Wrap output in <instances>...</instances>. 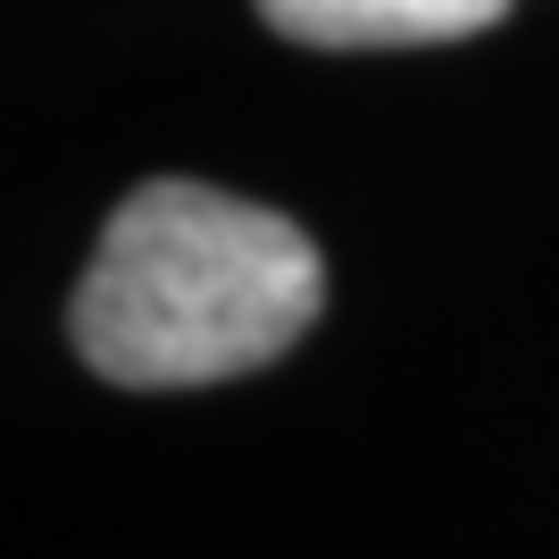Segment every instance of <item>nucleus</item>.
<instances>
[{
	"instance_id": "f03ea898",
	"label": "nucleus",
	"mask_w": 559,
	"mask_h": 559,
	"mask_svg": "<svg viewBox=\"0 0 559 559\" xmlns=\"http://www.w3.org/2000/svg\"><path fill=\"white\" fill-rule=\"evenodd\" d=\"M284 43L309 50H426L510 17V0H259Z\"/></svg>"
},
{
	"instance_id": "f257e3e1",
	"label": "nucleus",
	"mask_w": 559,
	"mask_h": 559,
	"mask_svg": "<svg viewBox=\"0 0 559 559\" xmlns=\"http://www.w3.org/2000/svg\"><path fill=\"white\" fill-rule=\"evenodd\" d=\"M326 309V259L284 210L192 176L134 185L68 301L84 368L134 393L226 384L301 343Z\"/></svg>"
}]
</instances>
